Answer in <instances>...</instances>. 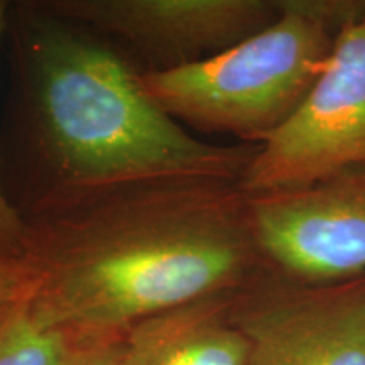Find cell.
I'll use <instances>...</instances> for the list:
<instances>
[{"label":"cell","mask_w":365,"mask_h":365,"mask_svg":"<svg viewBox=\"0 0 365 365\" xmlns=\"http://www.w3.org/2000/svg\"><path fill=\"white\" fill-rule=\"evenodd\" d=\"M279 14L217 56L143 73L149 97L182 127L262 144L307 98L365 0H277Z\"/></svg>","instance_id":"3"},{"label":"cell","mask_w":365,"mask_h":365,"mask_svg":"<svg viewBox=\"0 0 365 365\" xmlns=\"http://www.w3.org/2000/svg\"><path fill=\"white\" fill-rule=\"evenodd\" d=\"M21 110L44 185L38 195L173 176L239 180L255 144L200 139L149 97L143 71L95 31L12 4Z\"/></svg>","instance_id":"2"},{"label":"cell","mask_w":365,"mask_h":365,"mask_svg":"<svg viewBox=\"0 0 365 365\" xmlns=\"http://www.w3.org/2000/svg\"><path fill=\"white\" fill-rule=\"evenodd\" d=\"M33 303L88 341L210 296L267 266L239 180L173 176L34 196L21 210Z\"/></svg>","instance_id":"1"},{"label":"cell","mask_w":365,"mask_h":365,"mask_svg":"<svg viewBox=\"0 0 365 365\" xmlns=\"http://www.w3.org/2000/svg\"><path fill=\"white\" fill-rule=\"evenodd\" d=\"M34 276L22 259L0 257V308L29 296Z\"/></svg>","instance_id":"11"},{"label":"cell","mask_w":365,"mask_h":365,"mask_svg":"<svg viewBox=\"0 0 365 365\" xmlns=\"http://www.w3.org/2000/svg\"><path fill=\"white\" fill-rule=\"evenodd\" d=\"M124 339L91 341L76 354L70 365H122Z\"/></svg>","instance_id":"12"},{"label":"cell","mask_w":365,"mask_h":365,"mask_svg":"<svg viewBox=\"0 0 365 365\" xmlns=\"http://www.w3.org/2000/svg\"><path fill=\"white\" fill-rule=\"evenodd\" d=\"M235 296H210L137 323L124 336L122 365H249Z\"/></svg>","instance_id":"8"},{"label":"cell","mask_w":365,"mask_h":365,"mask_svg":"<svg viewBox=\"0 0 365 365\" xmlns=\"http://www.w3.org/2000/svg\"><path fill=\"white\" fill-rule=\"evenodd\" d=\"M249 365H365V274L299 284L267 274L235 296Z\"/></svg>","instance_id":"7"},{"label":"cell","mask_w":365,"mask_h":365,"mask_svg":"<svg viewBox=\"0 0 365 365\" xmlns=\"http://www.w3.org/2000/svg\"><path fill=\"white\" fill-rule=\"evenodd\" d=\"M49 12L95 31L143 73L205 61L259 33L277 0H39Z\"/></svg>","instance_id":"5"},{"label":"cell","mask_w":365,"mask_h":365,"mask_svg":"<svg viewBox=\"0 0 365 365\" xmlns=\"http://www.w3.org/2000/svg\"><path fill=\"white\" fill-rule=\"evenodd\" d=\"M249 200L269 274L299 284L365 274V163L303 188Z\"/></svg>","instance_id":"6"},{"label":"cell","mask_w":365,"mask_h":365,"mask_svg":"<svg viewBox=\"0 0 365 365\" xmlns=\"http://www.w3.org/2000/svg\"><path fill=\"white\" fill-rule=\"evenodd\" d=\"M11 7V2L0 0V41L7 31ZM22 244H24L22 213L19 208L14 207L0 181V257L22 259Z\"/></svg>","instance_id":"10"},{"label":"cell","mask_w":365,"mask_h":365,"mask_svg":"<svg viewBox=\"0 0 365 365\" xmlns=\"http://www.w3.org/2000/svg\"><path fill=\"white\" fill-rule=\"evenodd\" d=\"M88 344L46 318L31 294L0 308V365H70Z\"/></svg>","instance_id":"9"},{"label":"cell","mask_w":365,"mask_h":365,"mask_svg":"<svg viewBox=\"0 0 365 365\" xmlns=\"http://www.w3.org/2000/svg\"><path fill=\"white\" fill-rule=\"evenodd\" d=\"M365 163V12L346 24L298 110L257 145L240 178L250 196L289 191Z\"/></svg>","instance_id":"4"}]
</instances>
